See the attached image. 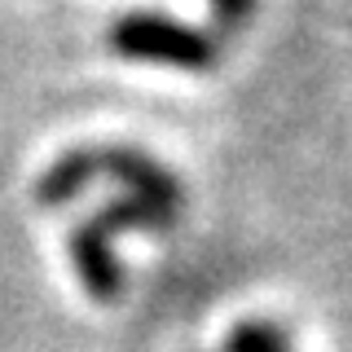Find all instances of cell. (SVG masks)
Returning <instances> with one entry per match:
<instances>
[{
  "label": "cell",
  "mask_w": 352,
  "mask_h": 352,
  "mask_svg": "<svg viewBox=\"0 0 352 352\" xmlns=\"http://www.w3.org/2000/svg\"><path fill=\"white\" fill-rule=\"evenodd\" d=\"M212 5V18H216V31H238V27H247L251 14H256V0H207Z\"/></svg>",
  "instance_id": "5b68a950"
},
{
  "label": "cell",
  "mask_w": 352,
  "mask_h": 352,
  "mask_svg": "<svg viewBox=\"0 0 352 352\" xmlns=\"http://www.w3.org/2000/svg\"><path fill=\"white\" fill-rule=\"evenodd\" d=\"M110 49L128 62H163L181 71H212L220 62V40L168 14H124L110 27Z\"/></svg>",
  "instance_id": "7a4b0ae2"
},
{
  "label": "cell",
  "mask_w": 352,
  "mask_h": 352,
  "mask_svg": "<svg viewBox=\"0 0 352 352\" xmlns=\"http://www.w3.org/2000/svg\"><path fill=\"white\" fill-rule=\"evenodd\" d=\"M225 352H291V339L273 322H242V326H234Z\"/></svg>",
  "instance_id": "277c9868"
},
{
  "label": "cell",
  "mask_w": 352,
  "mask_h": 352,
  "mask_svg": "<svg viewBox=\"0 0 352 352\" xmlns=\"http://www.w3.org/2000/svg\"><path fill=\"white\" fill-rule=\"evenodd\" d=\"M93 172H97V181H115V185H124V194L150 198V203L168 207V212H176V216H181V207H185L181 181H176L159 159H150L146 150L93 146Z\"/></svg>",
  "instance_id": "3957f363"
},
{
  "label": "cell",
  "mask_w": 352,
  "mask_h": 352,
  "mask_svg": "<svg viewBox=\"0 0 352 352\" xmlns=\"http://www.w3.org/2000/svg\"><path fill=\"white\" fill-rule=\"evenodd\" d=\"M172 225H176V212L150 203V198H137V194H119L115 203H102L66 238V251H71V264L80 273L84 291L93 300L110 304L124 291V264H119L115 238L128 234V229H137V234H163Z\"/></svg>",
  "instance_id": "6da1fadb"
}]
</instances>
